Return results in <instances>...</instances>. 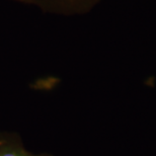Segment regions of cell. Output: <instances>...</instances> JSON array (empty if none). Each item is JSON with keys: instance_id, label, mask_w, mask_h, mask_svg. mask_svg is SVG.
<instances>
[{"instance_id": "obj_1", "label": "cell", "mask_w": 156, "mask_h": 156, "mask_svg": "<svg viewBox=\"0 0 156 156\" xmlns=\"http://www.w3.org/2000/svg\"><path fill=\"white\" fill-rule=\"evenodd\" d=\"M10 1L32 6L48 14H65L78 10L82 4L89 3L92 0H10Z\"/></svg>"}, {"instance_id": "obj_2", "label": "cell", "mask_w": 156, "mask_h": 156, "mask_svg": "<svg viewBox=\"0 0 156 156\" xmlns=\"http://www.w3.org/2000/svg\"><path fill=\"white\" fill-rule=\"evenodd\" d=\"M0 156H54L50 153H33L24 147L20 136L12 132H0Z\"/></svg>"}]
</instances>
